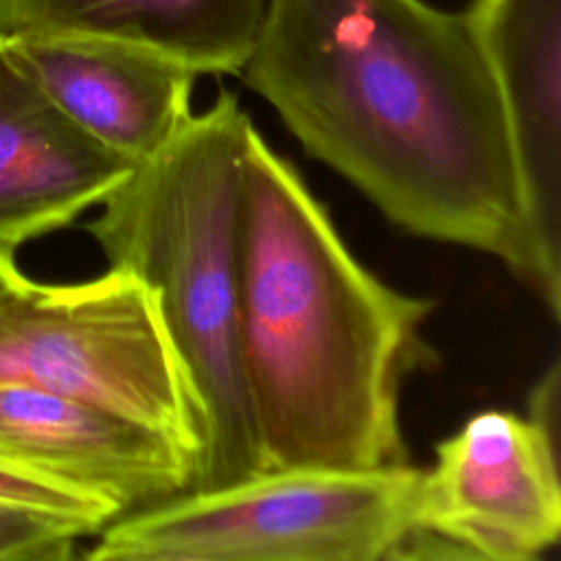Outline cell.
<instances>
[{"label":"cell","mask_w":561,"mask_h":561,"mask_svg":"<svg viewBox=\"0 0 561 561\" xmlns=\"http://www.w3.org/2000/svg\"><path fill=\"white\" fill-rule=\"evenodd\" d=\"M239 77L390 224L497 259L559 320L561 254L533 230L462 13L425 0H267Z\"/></svg>","instance_id":"6da1fadb"},{"label":"cell","mask_w":561,"mask_h":561,"mask_svg":"<svg viewBox=\"0 0 561 561\" xmlns=\"http://www.w3.org/2000/svg\"><path fill=\"white\" fill-rule=\"evenodd\" d=\"M241 272V357L263 469L405 465L401 388L425 359L434 302L364 267L256 129Z\"/></svg>","instance_id":"7a4b0ae2"},{"label":"cell","mask_w":561,"mask_h":561,"mask_svg":"<svg viewBox=\"0 0 561 561\" xmlns=\"http://www.w3.org/2000/svg\"><path fill=\"white\" fill-rule=\"evenodd\" d=\"M256 127L234 92L193 114L162 151L136 164L85 226L107 267L140 278L204 423L191 489L263 469L241 357L243 204Z\"/></svg>","instance_id":"3957f363"},{"label":"cell","mask_w":561,"mask_h":561,"mask_svg":"<svg viewBox=\"0 0 561 561\" xmlns=\"http://www.w3.org/2000/svg\"><path fill=\"white\" fill-rule=\"evenodd\" d=\"M0 386L81 399L175 443L195 465L204 423L156 296L129 272L35 283L0 298ZM195 480V478H193Z\"/></svg>","instance_id":"277c9868"},{"label":"cell","mask_w":561,"mask_h":561,"mask_svg":"<svg viewBox=\"0 0 561 561\" xmlns=\"http://www.w3.org/2000/svg\"><path fill=\"white\" fill-rule=\"evenodd\" d=\"M419 469H261L112 519L99 539L206 561H383L410 530Z\"/></svg>","instance_id":"5b68a950"},{"label":"cell","mask_w":561,"mask_h":561,"mask_svg":"<svg viewBox=\"0 0 561 561\" xmlns=\"http://www.w3.org/2000/svg\"><path fill=\"white\" fill-rule=\"evenodd\" d=\"M530 416L484 410L419 469L412 526L482 548L539 554L561 533V482L546 392Z\"/></svg>","instance_id":"8992f818"},{"label":"cell","mask_w":561,"mask_h":561,"mask_svg":"<svg viewBox=\"0 0 561 561\" xmlns=\"http://www.w3.org/2000/svg\"><path fill=\"white\" fill-rule=\"evenodd\" d=\"M0 460L110 506L116 517L193 486L169 438L75 397L0 386Z\"/></svg>","instance_id":"52a82bcc"},{"label":"cell","mask_w":561,"mask_h":561,"mask_svg":"<svg viewBox=\"0 0 561 561\" xmlns=\"http://www.w3.org/2000/svg\"><path fill=\"white\" fill-rule=\"evenodd\" d=\"M7 57L88 136L131 164L162 151L191 121L197 75L145 48L70 31H18Z\"/></svg>","instance_id":"ba28073f"},{"label":"cell","mask_w":561,"mask_h":561,"mask_svg":"<svg viewBox=\"0 0 561 561\" xmlns=\"http://www.w3.org/2000/svg\"><path fill=\"white\" fill-rule=\"evenodd\" d=\"M462 15L497 92L533 230L561 254V0H471Z\"/></svg>","instance_id":"9c48e42d"},{"label":"cell","mask_w":561,"mask_h":561,"mask_svg":"<svg viewBox=\"0 0 561 561\" xmlns=\"http://www.w3.org/2000/svg\"><path fill=\"white\" fill-rule=\"evenodd\" d=\"M134 167L72 123L0 37V250L72 224Z\"/></svg>","instance_id":"30bf717a"},{"label":"cell","mask_w":561,"mask_h":561,"mask_svg":"<svg viewBox=\"0 0 561 561\" xmlns=\"http://www.w3.org/2000/svg\"><path fill=\"white\" fill-rule=\"evenodd\" d=\"M267 0H9L0 35L70 31L118 39L199 75H239Z\"/></svg>","instance_id":"8fae6325"},{"label":"cell","mask_w":561,"mask_h":561,"mask_svg":"<svg viewBox=\"0 0 561 561\" xmlns=\"http://www.w3.org/2000/svg\"><path fill=\"white\" fill-rule=\"evenodd\" d=\"M0 504L26 508L70 526L79 537L99 535L116 513L99 500L0 460Z\"/></svg>","instance_id":"7c38bea8"},{"label":"cell","mask_w":561,"mask_h":561,"mask_svg":"<svg viewBox=\"0 0 561 561\" xmlns=\"http://www.w3.org/2000/svg\"><path fill=\"white\" fill-rule=\"evenodd\" d=\"M79 535L46 515L0 504V561H22Z\"/></svg>","instance_id":"4fadbf2b"},{"label":"cell","mask_w":561,"mask_h":561,"mask_svg":"<svg viewBox=\"0 0 561 561\" xmlns=\"http://www.w3.org/2000/svg\"><path fill=\"white\" fill-rule=\"evenodd\" d=\"M383 561H541V557L500 552L425 528H410L388 550Z\"/></svg>","instance_id":"5bb4252c"},{"label":"cell","mask_w":561,"mask_h":561,"mask_svg":"<svg viewBox=\"0 0 561 561\" xmlns=\"http://www.w3.org/2000/svg\"><path fill=\"white\" fill-rule=\"evenodd\" d=\"M81 561H206V559L167 554V552H149V550L127 548V546H118V543L99 539V543L94 548H90L85 554H81Z\"/></svg>","instance_id":"9a60e30c"},{"label":"cell","mask_w":561,"mask_h":561,"mask_svg":"<svg viewBox=\"0 0 561 561\" xmlns=\"http://www.w3.org/2000/svg\"><path fill=\"white\" fill-rule=\"evenodd\" d=\"M28 280V276H24L15 263L13 252L0 250V298L18 287H22Z\"/></svg>","instance_id":"2e32d148"},{"label":"cell","mask_w":561,"mask_h":561,"mask_svg":"<svg viewBox=\"0 0 561 561\" xmlns=\"http://www.w3.org/2000/svg\"><path fill=\"white\" fill-rule=\"evenodd\" d=\"M22 561H81V554L75 550V539H66Z\"/></svg>","instance_id":"e0dca14e"},{"label":"cell","mask_w":561,"mask_h":561,"mask_svg":"<svg viewBox=\"0 0 561 561\" xmlns=\"http://www.w3.org/2000/svg\"><path fill=\"white\" fill-rule=\"evenodd\" d=\"M4 2H9V0H0V4H4Z\"/></svg>","instance_id":"ac0fdd59"}]
</instances>
